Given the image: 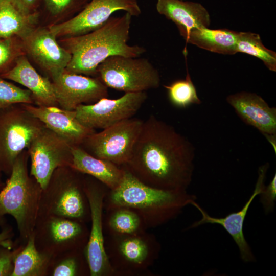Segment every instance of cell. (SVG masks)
Masks as SVG:
<instances>
[{
  "instance_id": "9c48e42d",
  "label": "cell",
  "mask_w": 276,
  "mask_h": 276,
  "mask_svg": "<svg viewBox=\"0 0 276 276\" xmlns=\"http://www.w3.org/2000/svg\"><path fill=\"white\" fill-rule=\"evenodd\" d=\"M143 121L130 118L88 135L80 146L91 155L118 166L129 160Z\"/></svg>"
},
{
  "instance_id": "d590c367",
  "label": "cell",
  "mask_w": 276,
  "mask_h": 276,
  "mask_svg": "<svg viewBox=\"0 0 276 276\" xmlns=\"http://www.w3.org/2000/svg\"><path fill=\"white\" fill-rule=\"evenodd\" d=\"M10 228H5L0 233V245L7 244L11 235Z\"/></svg>"
},
{
  "instance_id": "9a60e30c",
  "label": "cell",
  "mask_w": 276,
  "mask_h": 276,
  "mask_svg": "<svg viewBox=\"0 0 276 276\" xmlns=\"http://www.w3.org/2000/svg\"><path fill=\"white\" fill-rule=\"evenodd\" d=\"M268 168L266 164L259 168L258 178L254 190L248 200L241 210L232 213L224 217L216 218L210 216L196 201H193L190 205L196 208L201 214V218L195 221L187 229L194 228L205 224H217L222 226L232 237L238 247L240 258L245 263L254 262L256 257L247 243L243 232V225L248 209L255 198L262 192L264 180Z\"/></svg>"
},
{
  "instance_id": "5b68a950",
  "label": "cell",
  "mask_w": 276,
  "mask_h": 276,
  "mask_svg": "<svg viewBox=\"0 0 276 276\" xmlns=\"http://www.w3.org/2000/svg\"><path fill=\"white\" fill-rule=\"evenodd\" d=\"M84 176L71 166L56 169L42 190L38 218L58 217L83 222L90 220Z\"/></svg>"
},
{
  "instance_id": "484cf974",
  "label": "cell",
  "mask_w": 276,
  "mask_h": 276,
  "mask_svg": "<svg viewBox=\"0 0 276 276\" xmlns=\"http://www.w3.org/2000/svg\"><path fill=\"white\" fill-rule=\"evenodd\" d=\"M103 228L106 235L133 234L148 229L135 211L123 206L106 210V215H103Z\"/></svg>"
},
{
  "instance_id": "52a82bcc",
  "label": "cell",
  "mask_w": 276,
  "mask_h": 276,
  "mask_svg": "<svg viewBox=\"0 0 276 276\" xmlns=\"http://www.w3.org/2000/svg\"><path fill=\"white\" fill-rule=\"evenodd\" d=\"M46 126L23 104L0 108V170L10 175L17 156Z\"/></svg>"
},
{
  "instance_id": "603a6c76",
  "label": "cell",
  "mask_w": 276,
  "mask_h": 276,
  "mask_svg": "<svg viewBox=\"0 0 276 276\" xmlns=\"http://www.w3.org/2000/svg\"><path fill=\"white\" fill-rule=\"evenodd\" d=\"M47 218V237L52 245H64L72 251L84 249L89 233L85 222L58 217Z\"/></svg>"
},
{
  "instance_id": "1f68e13d",
  "label": "cell",
  "mask_w": 276,
  "mask_h": 276,
  "mask_svg": "<svg viewBox=\"0 0 276 276\" xmlns=\"http://www.w3.org/2000/svg\"><path fill=\"white\" fill-rule=\"evenodd\" d=\"M46 11L53 16L80 12L90 0H42Z\"/></svg>"
},
{
  "instance_id": "ffe728a7",
  "label": "cell",
  "mask_w": 276,
  "mask_h": 276,
  "mask_svg": "<svg viewBox=\"0 0 276 276\" xmlns=\"http://www.w3.org/2000/svg\"><path fill=\"white\" fill-rule=\"evenodd\" d=\"M157 12L172 21L184 38L195 28H209L211 20L207 9L200 3L184 0H157Z\"/></svg>"
},
{
  "instance_id": "e0dca14e",
  "label": "cell",
  "mask_w": 276,
  "mask_h": 276,
  "mask_svg": "<svg viewBox=\"0 0 276 276\" xmlns=\"http://www.w3.org/2000/svg\"><path fill=\"white\" fill-rule=\"evenodd\" d=\"M25 107L45 126L63 139L72 147L80 146L90 134L96 132L81 124L74 110L58 106H39L23 104Z\"/></svg>"
},
{
  "instance_id": "277c9868",
  "label": "cell",
  "mask_w": 276,
  "mask_h": 276,
  "mask_svg": "<svg viewBox=\"0 0 276 276\" xmlns=\"http://www.w3.org/2000/svg\"><path fill=\"white\" fill-rule=\"evenodd\" d=\"M29 155L23 150L13 164L9 178L0 190V215L12 216L22 238H28L37 222L42 189L28 171Z\"/></svg>"
},
{
  "instance_id": "8d00e7d4",
  "label": "cell",
  "mask_w": 276,
  "mask_h": 276,
  "mask_svg": "<svg viewBox=\"0 0 276 276\" xmlns=\"http://www.w3.org/2000/svg\"><path fill=\"white\" fill-rule=\"evenodd\" d=\"M2 172L0 170V190L3 188L5 185V183L3 182L2 179Z\"/></svg>"
},
{
  "instance_id": "7c38bea8",
  "label": "cell",
  "mask_w": 276,
  "mask_h": 276,
  "mask_svg": "<svg viewBox=\"0 0 276 276\" xmlns=\"http://www.w3.org/2000/svg\"><path fill=\"white\" fill-rule=\"evenodd\" d=\"M118 11H124L132 16L142 12L137 0H90L76 15L48 29L56 38L85 34L102 26Z\"/></svg>"
},
{
  "instance_id": "3957f363",
  "label": "cell",
  "mask_w": 276,
  "mask_h": 276,
  "mask_svg": "<svg viewBox=\"0 0 276 276\" xmlns=\"http://www.w3.org/2000/svg\"><path fill=\"white\" fill-rule=\"evenodd\" d=\"M123 169L121 183L116 188L109 189L105 197L104 210L129 208L141 217L148 229L175 219L186 206L196 200V196L187 191L164 190L147 186Z\"/></svg>"
},
{
  "instance_id": "d6986e66",
  "label": "cell",
  "mask_w": 276,
  "mask_h": 276,
  "mask_svg": "<svg viewBox=\"0 0 276 276\" xmlns=\"http://www.w3.org/2000/svg\"><path fill=\"white\" fill-rule=\"evenodd\" d=\"M0 77L25 86L31 93L35 105L58 107L52 81L40 75L25 56L18 57L14 65Z\"/></svg>"
},
{
  "instance_id": "836d02e7",
  "label": "cell",
  "mask_w": 276,
  "mask_h": 276,
  "mask_svg": "<svg viewBox=\"0 0 276 276\" xmlns=\"http://www.w3.org/2000/svg\"><path fill=\"white\" fill-rule=\"evenodd\" d=\"M15 253V251L12 252L7 248H0V276H11Z\"/></svg>"
},
{
  "instance_id": "8992f818",
  "label": "cell",
  "mask_w": 276,
  "mask_h": 276,
  "mask_svg": "<svg viewBox=\"0 0 276 276\" xmlns=\"http://www.w3.org/2000/svg\"><path fill=\"white\" fill-rule=\"evenodd\" d=\"M104 246L114 276L151 275L161 245L147 231L133 234L106 235Z\"/></svg>"
},
{
  "instance_id": "74e56055",
  "label": "cell",
  "mask_w": 276,
  "mask_h": 276,
  "mask_svg": "<svg viewBox=\"0 0 276 276\" xmlns=\"http://www.w3.org/2000/svg\"><path fill=\"white\" fill-rule=\"evenodd\" d=\"M3 216H1L0 215V225H1L3 224Z\"/></svg>"
},
{
  "instance_id": "d4e9b609",
  "label": "cell",
  "mask_w": 276,
  "mask_h": 276,
  "mask_svg": "<svg viewBox=\"0 0 276 276\" xmlns=\"http://www.w3.org/2000/svg\"><path fill=\"white\" fill-rule=\"evenodd\" d=\"M49 257L39 252L35 244V232L28 238L25 247L15 251L14 268L11 276H38L44 273L47 269Z\"/></svg>"
},
{
  "instance_id": "e575fe53",
  "label": "cell",
  "mask_w": 276,
  "mask_h": 276,
  "mask_svg": "<svg viewBox=\"0 0 276 276\" xmlns=\"http://www.w3.org/2000/svg\"><path fill=\"white\" fill-rule=\"evenodd\" d=\"M19 4L27 11L33 12L36 11L39 0H16Z\"/></svg>"
},
{
  "instance_id": "4316f807",
  "label": "cell",
  "mask_w": 276,
  "mask_h": 276,
  "mask_svg": "<svg viewBox=\"0 0 276 276\" xmlns=\"http://www.w3.org/2000/svg\"><path fill=\"white\" fill-rule=\"evenodd\" d=\"M237 52L255 56L262 60L269 70L276 71V53L264 45L258 34L237 32Z\"/></svg>"
},
{
  "instance_id": "cb8c5ba5",
  "label": "cell",
  "mask_w": 276,
  "mask_h": 276,
  "mask_svg": "<svg viewBox=\"0 0 276 276\" xmlns=\"http://www.w3.org/2000/svg\"><path fill=\"white\" fill-rule=\"evenodd\" d=\"M237 32L227 29L195 28L183 38L187 43L209 51L224 55L237 52Z\"/></svg>"
},
{
  "instance_id": "7402d4cb",
  "label": "cell",
  "mask_w": 276,
  "mask_h": 276,
  "mask_svg": "<svg viewBox=\"0 0 276 276\" xmlns=\"http://www.w3.org/2000/svg\"><path fill=\"white\" fill-rule=\"evenodd\" d=\"M38 16L16 0H0V37L22 39L35 28Z\"/></svg>"
},
{
  "instance_id": "4dcf8cb0",
  "label": "cell",
  "mask_w": 276,
  "mask_h": 276,
  "mask_svg": "<svg viewBox=\"0 0 276 276\" xmlns=\"http://www.w3.org/2000/svg\"><path fill=\"white\" fill-rule=\"evenodd\" d=\"M82 250H76L70 257L65 259L54 269V276H75L89 272L87 264H85L81 255Z\"/></svg>"
},
{
  "instance_id": "f1b7e54d",
  "label": "cell",
  "mask_w": 276,
  "mask_h": 276,
  "mask_svg": "<svg viewBox=\"0 0 276 276\" xmlns=\"http://www.w3.org/2000/svg\"><path fill=\"white\" fill-rule=\"evenodd\" d=\"M14 104L35 105L31 93L0 77V108Z\"/></svg>"
},
{
  "instance_id": "44dd1931",
  "label": "cell",
  "mask_w": 276,
  "mask_h": 276,
  "mask_svg": "<svg viewBox=\"0 0 276 276\" xmlns=\"http://www.w3.org/2000/svg\"><path fill=\"white\" fill-rule=\"evenodd\" d=\"M72 166L79 172L92 176L109 190L116 188L121 183L124 173L122 166L95 157L80 146L72 147Z\"/></svg>"
},
{
  "instance_id": "4fadbf2b",
  "label": "cell",
  "mask_w": 276,
  "mask_h": 276,
  "mask_svg": "<svg viewBox=\"0 0 276 276\" xmlns=\"http://www.w3.org/2000/svg\"><path fill=\"white\" fill-rule=\"evenodd\" d=\"M147 99L146 91L125 93L116 99L106 98L77 107L74 114L83 125L93 129H105L131 118Z\"/></svg>"
},
{
  "instance_id": "f546056e",
  "label": "cell",
  "mask_w": 276,
  "mask_h": 276,
  "mask_svg": "<svg viewBox=\"0 0 276 276\" xmlns=\"http://www.w3.org/2000/svg\"><path fill=\"white\" fill-rule=\"evenodd\" d=\"M22 43L17 37H0V76L8 71L22 55Z\"/></svg>"
},
{
  "instance_id": "30bf717a",
  "label": "cell",
  "mask_w": 276,
  "mask_h": 276,
  "mask_svg": "<svg viewBox=\"0 0 276 276\" xmlns=\"http://www.w3.org/2000/svg\"><path fill=\"white\" fill-rule=\"evenodd\" d=\"M84 191L88 200L91 228L84 255L91 276H114L104 246L103 210L109 189L91 176L85 174Z\"/></svg>"
},
{
  "instance_id": "ba28073f",
  "label": "cell",
  "mask_w": 276,
  "mask_h": 276,
  "mask_svg": "<svg viewBox=\"0 0 276 276\" xmlns=\"http://www.w3.org/2000/svg\"><path fill=\"white\" fill-rule=\"evenodd\" d=\"M98 78L107 87L125 93L158 88L159 73L147 58L120 55L108 57L99 65Z\"/></svg>"
},
{
  "instance_id": "5bb4252c",
  "label": "cell",
  "mask_w": 276,
  "mask_h": 276,
  "mask_svg": "<svg viewBox=\"0 0 276 276\" xmlns=\"http://www.w3.org/2000/svg\"><path fill=\"white\" fill-rule=\"evenodd\" d=\"M58 107L75 110L79 105L96 103L108 96L107 87L98 77L65 70L51 80Z\"/></svg>"
},
{
  "instance_id": "d6a6232c",
  "label": "cell",
  "mask_w": 276,
  "mask_h": 276,
  "mask_svg": "<svg viewBox=\"0 0 276 276\" xmlns=\"http://www.w3.org/2000/svg\"><path fill=\"white\" fill-rule=\"evenodd\" d=\"M260 201L265 213L268 214L272 212L274 208L276 201V174L273 177L269 183L264 186L261 193Z\"/></svg>"
},
{
  "instance_id": "8fae6325",
  "label": "cell",
  "mask_w": 276,
  "mask_h": 276,
  "mask_svg": "<svg viewBox=\"0 0 276 276\" xmlns=\"http://www.w3.org/2000/svg\"><path fill=\"white\" fill-rule=\"evenodd\" d=\"M31 160L30 174L42 190L58 168L72 166V147L45 127L27 149Z\"/></svg>"
},
{
  "instance_id": "2e32d148",
  "label": "cell",
  "mask_w": 276,
  "mask_h": 276,
  "mask_svg": "<svg viewBox=\"0 0 276 276\" xmlns=\"http://www.w3.org/2000/svg\"><path fill=\"white\" fill-rule=\"evenodd\" d=\"M20 40L23 50L52 80L62 73L71 61L70 52L59 45L48 28H35Z\"/></svg>"
},
{
  "instance_id": "7a4b0ae2",
  "label": "cell",
  "mask_w": 276,
  "mask_h": 276,
  "mask_svg": "<svg viewBox=\"0 0 276 276\" xmlns=\"http://www.w3.org/2000/svg\"><path fill=\"white\" fill-rule=\"evenodd\" d=\"M132 17L127 12L121 16H111L97 29L65 37L64 48L71 55L65 70L77 74L96 75L99 65L110 56L137 57L146 52L142 46L128 44Z\"/></svg>"
},
{
  "instance_id": "83f0119b",
  "label": "cell",
  "mask_w": 276,
  "mask_h": 276,
  "mask_svg": "<svg viewBox=\"0 0 276 276\" xmlns=\"http://www.w3.org/2000/svg\"><path fill=\"white\" fill-rule=\"evenodd\" d=\"M164 87L167 90L170 102L176 107L186 108L201 103L188 73L185 79L176 80Z\"/></svg>"
},
{
  "instance_id": "6da1fadb",
  "label": "cell",
  "mask_w": 276,
  "mask_h": 276,
  "mask_svg": "<svg viewBox=\"0 0 276 276\" xmlns=\"http://www.w3.org/2000/svg\"><path fill=\"white\" fill-rule=\"evenodd\" d=\"M195 148L173 126L151 115L143 123L128 162L121 166L149 187L187 191L194 170Z\"/></svg>"
},
{
  "instance_id": "ac0fdd59",
  "label": "cell",
  "mask_w": 276,
  "mask_h": 276,
  "mask_svg": "<svg viewBox=\"0 0 276 276\" xmlns=\"http://www.w3.org/2000/svg\"><path fill=\"white\" fill-rule=\"evenodd\" d=\"M226 101L245 123L265 136L276 135V108L270 107L261 96L241 91L229 95Z\"/></svg>"
}]
</instances>
